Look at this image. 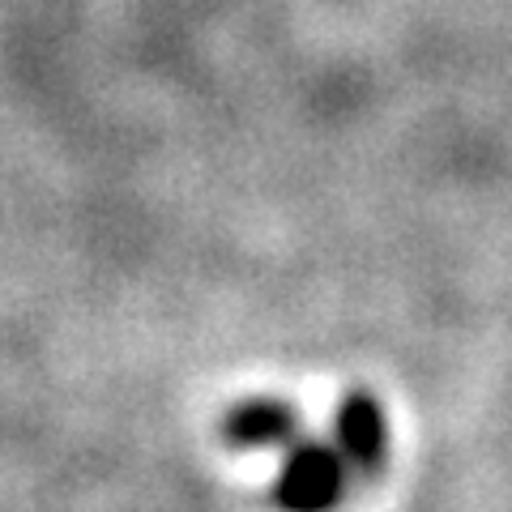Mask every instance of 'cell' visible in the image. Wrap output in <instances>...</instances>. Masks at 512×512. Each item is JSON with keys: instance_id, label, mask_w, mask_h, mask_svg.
<instances>
[{"instance_id": "1", "label": "cell", "mask_w": 512, "mask_h": 512, "mask_svg": "<svg viewBox=\"0 0 512 512\" xmlns=\"http://www.w3.org/2000/svg\"><path fill=\"white\" fill-rule=\"evenodd\" d=\"M338 495V466L329 453H299L286 470L282 504L286 508H325Z\"/></svg>"}, {"instance_id": "2", "label": "cell", "mask_w": 512, "mask_h": 512, "mask_svg": "<svg viewBox=\"0 0 512 512\" xmlns=\"http://www.w3.org/2000/svg\"><path fill=\"white\" fill-rule=\"evenodd\" d=\"M346 440H350L355 453L372 457V448L380 440V427H376V414L367 406H350V414H346Z\"/></svg>"}, {"instance_id": "3", "label": "cell", "mask_w": 512, "mask_h": 512, "mask_svg": "<svg viewBox=\"0 0 512 512\" xmlns=\"http://www.w3.org/2000/svg\"><path fill=\"white\" fill-rule=\"evenodd\" d=\"M282 427H286V419H282V414H274V410H261V414H252V419L239 423L244 436H252V431H282Z\"/></svg>"}]
</instances>
